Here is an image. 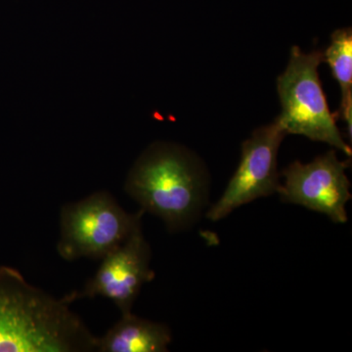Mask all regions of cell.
I'll list each match as a JSON object with an SVG mask.
<instances>
[{"mask_svg":"<svg viewBox=\"0 0 352 352\" xmlns=\"http://www.w3.org/2000/svg\"><path fill=\"white\" fill-rule=\"evenodd\" d=\"M143 214H129L107 191L68 204L60 214L58 254L67 261L102 259L142 223Z\"/></svg>","mask_w":352,"mask_h":352,"instance_id":"4","label":"cell"},{"mask_svg":"<svg viewBox=\"0 0 352 352\" xmlns=\"http://www.w3.org/2000/svg\"><path fill=\"white\" fill-rule=\"evenodd\" d=\"M286 135L275 120L270 126L259 127L243 143L239 166L223 195L208 210V219L219 221L241 206L278 192V151Z\"/></svg>","mask_w":352,"mask_h":352,"instance_id":"5","label":"cell"},{"mask_svg":"<svg viewBox=\"0 0 352 352\" xmlns=\"http://www.w3.org/2000/svg\"><path fill=\"white\" fill-rule=\"evenodd\" d=\"M323 61L321 51L307 54L292 48L288 66L277 80L282 113L276 120L287 134L328 143L351 157V146L342 138L322 88L318 68Z\"/></svg>","mask_w":352,"mask_h":352,"instance_id":"3","label":"cell"},{"mask_svg":"<svg viewBox=\"0 0 352 352\" xmlns=\"http://www.w3.org/2000/svg\"><path fill=\"white\" fill-rule=\"evenodd\" d=\"M346 168L333 150L309 164L295 162L284 170V184H280L278 193L286 203L321 212L336 223H346V204L351 198Z\"/></svg>","mask_w":352,"mask_h":352,"instance_id":"6","label":"cell"},{"mask_svg":"<svg viewBox=\"0 0 352 352\" xmlns=\"http://www.w3.org/2000/svg\"><path fill=\"white\" fill-rule=\"evenodd\" d=\"M124 190L143 212L160 217L170 230L191 223L207 198V176L182 146L150 145L127 175Z\"/></svg>","mask_w":352,"mask_h":352,"instance_id":"2","label":"cell"},{"mask_svg":"<svg viewBox=\"0 0 352 352\" xmlns=\"http://www.w3.org/2000/svg\"><path fill=\"white\" fill-rule=\"evenodd\" d=\"M333 78L342 89L340 110L347 124L349 138L352 129V32L351 28L337 30L332 34V41L323 53Z\"/></svg>","mask_w":352,"mask_h":352,"instance_id":"9","label":"cell"},{"mask_svg":"<svg viewBox=\"0 0 352 352\" xmlns=\"http://www.w3.org/2000/svg\"><path fill=\"white\" fill-rule=\"evenodd\" d=\"M151 256L142 223L138 224L124 243L102 258L94 277L80 293H74L75 300L103 296L112 300L122 315L131 314L143 285L154 279Z\"/></svg>","mask_w":352,"mask_h":352,"instance_id":"7","label":"cell"},{"mask_svg":"<svg viewBox=\"0 0 352 352\" xmlns=\"http://www.w3.org/2000/svg\"><path fill=\"white\" fill-rule=\"evenodd\" d=\"M170 342L168 326L129 314L122 315L105 336L98 338L96 351L166 352Z\"/></svg>","mask_w":352,"mask_h":352,"instance_id":"8","label":"cell"},{"mask_svg":"<svg viewBox=\"0 0 352 352\" xmlns=\"http://www.w3.org/2000/svg\"><path fill=\"white\" fill-rule=\"evenodd\" d=\"M73 295L55 298L19 270L0 267V352H91L97 340L72 309Z\"/></svg>","mask_w":352,"mask_h":352,"instance_id":"1","label":"cell"}]
</instances>
